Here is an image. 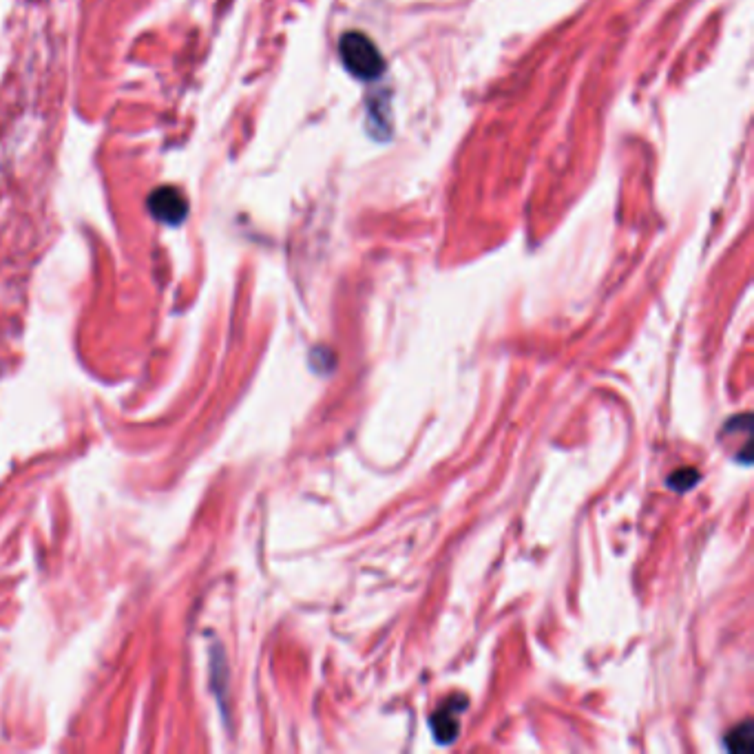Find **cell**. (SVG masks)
Segmentation results:
<instances>
[{"label":"cell","mask_w":754,"mask_h":754,"mask_svg":"<svg viewBox=\"0 0 754 754\" xmlns=\"http://www.w3.org/2000/svg\"><path fill=\"white\" fill-rule=\"evenodd\" d=\"M149 208L157 219H162V222L177 224L184 219V215L188 211V204L182 197V193L177 191V188L164 186V188H157V191L151 193Z\"/></svg>","instance_id":"2"},{"label":"cell","mask_w":754,"mask_h":754,"mask_svg":"<svg viewBox=\"0 0 754 754\" xmlns=\"http://www.w3.org/2000/svg\"><path fill=\"white\" fill-rule=\"evenodd\" d=\"M697 483H699V474H697V471L693 467L679 469L677 474H673V476L668 478V485L673 487L675 491H688V489H693Z\"/></svg>","instance_id":"5"},{"label":"cell","mask_w":754,"mask_h":754,"mask_svg":"<svg viewBox=\"0 0 754 754\" xmlns=\"http://www.w3.org/2000/svg\"><path fill=\"white\" fill-rule=\"evenodd\" d=\"M465 706H458V710L454 708V704H449L447 708L438 710L436 715L432 717V730H434V737L441 741V743H452L458 735V712L463 710Z\"/></svg>","instance_id":"3"},{"label":"cell","mask_w":754,"mask_h":754,"mask_svg":"<svg viewBox=\"0 0 754 754\" xmlns=\"http://www.w3.org/2000/svg\"><path fill=\"white\" fill-rule=\"evenodd\" d=\"M728 750L732 752H750L752 750V724L746 721V724L739 726L737 730H732L728 735Z\"/></svg>","instance_id":"4"},{"label":"cell","mask_w":754,"mask_h":754,"mask_svg":"<svg viewBox=\"0 0 754 754\" xmlns=\"http://www.w3.org/2000/svg\"><path fill=\"white\" fill-rule=\"evenodd\" d=\"M343 67L359 80H376L385 71V60L379 47L361 31H348L339 43Z\"/></svg>","instance_id":"1"}]
</instances>
